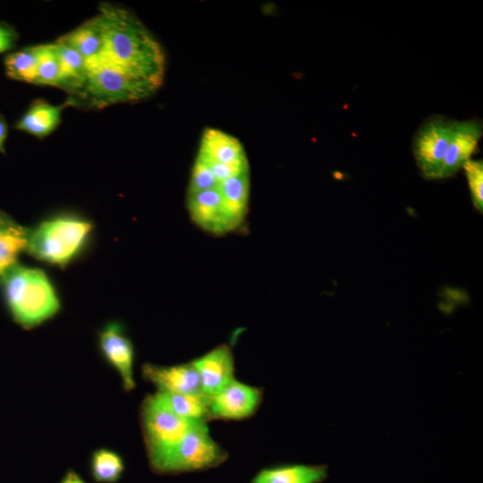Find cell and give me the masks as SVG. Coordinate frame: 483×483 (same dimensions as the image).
I'll return each mask as SVG.
<instances>
[{"instance_id":"obj_6","label":"cell","mask_w":483,"mask_h":483,"mask_svg":"<svg viewBox=\"0 0 483 483\" xmlns=\"http://www.w3.org/2000/svg\"><path fill=\"white\" fill-rule=\"evenodd\" d=\"M140 424L148 462L152 467L198 423L189 422L177 416L156 392L142 401Z\"/></svg>"},{"instance_id":"obj_23","label":"cell","mask_w":483,"mask_h":483,"mask_svg":"<svg viewBox=\"0 0 483 483\" xmlns=\"http://www.w3.org/2000/svg\"><path fill=\"white\" fill-rule=\"evenodd\" d=\"M124 470L122 456L107 448L97 449L90 458V472L100 483H114L120 479Z\"/></svg>"},{"instance_id":"obj_19","label":"cell","mask_w":483,"mask_h":483,"mask_svg":"<svg viewBox=\"0 0 483 483\" xmlns=\"http://www.w3.org/2000/svg\"><path fill=\"white\" fill-rule=\"evenodd\" d=\"M218 190L233 231L241 226L248 210L250 193L249 172L240 174L221 182Z\"/></svg>"},{"instance_id":"obj_24","label":"cell","mask_w":483,"mask_h":483,"mask_svg":"<svg viewBox=\"0 0 483 483\" xmlns=\"http://www.w3.org/2000/svg\"><path fill=\"white\" fill-rule=\"evenodd\" d=\"M36 84L61 88L62 70L54 43L39 45Z\"/></svg>"},{"instance_id":"obj_13","label":"cell","mask_w":483,"mask_h":483,"mask_svg":"<svg viewBox=\"0 0 483 483\" xmlns=\"http://www.w3.org/2000/svg\"><path fill=\"white\" fill-rule=\"evenodd\" d=\"M187 208L191 220L206 232L223 234L233 231L218 187L188 194Z\"/></svg>"},{"instance_id":"obj_20","label":"cell","mask_w":483,"mask_h":483,"mask_svg":"<svg viewBox=\"0 0 483 483\" xmlns=\"http://www.w3.org/2000/svg\"><path fill=\"white\" fill-rule=\"evenodd\" d=\"M157 393L165 403L182 419L189 422L202 424H208L212 420L209 411V397L204 394Z\"/></svg>"},{"instance_id":"obj_22","label":"cell","mask_w":483,"mask_h":483,"mask_svg":"<svg viewBox=\"0 0 483 483\" xmlns=\"http://www.w3.org/2000/svg\"><path fill=\"white\" fill-rule=\"evenodd\" d=\"M39 63V45L8 54L4 62L6 75L15 80L36 84Z\"/></svg>"},{"instance_id":"obj_4","label":"cell","mask_w":483,"mask_h":483,"mask_svg":"<svg viewBox=\"0 0 483 483\" xmlns=\"http://www.w3.org/2000/svg\"><path fill=\"white\" fill-rule=\"evenodd\" d=\"M89 221L75 215H59L30 230L27 251L38 260L65 267L80 253L92 232Z\"/></svg>"},{"instance_id":"obj_8","label":"cell","mask_w":483,"mask_h":483,"mask_svg":"<svg viewBox=\"0 0 483 483\" xmlns=\"http://www.w3.org/2000/svg\"><path fill=\"white\" fill-rule=\"evenodd\" d=\"M263 400L260 387L232 380L223 389L209 397L211 419L243 420L252 417Z\"/></svg>"},{"instance_id":"obj_17","label":"cell","mask_w":483,"mask_h":483,"mask_svg":"<svg viewBox=\"0 0 483 483\" xmlns=\"http://www.w3.org/2000/svg\"><path fill=\"white\" fill-rule=\"evenodd\" d=\"M79 52L87 63L98 59L104 52V30L99 16L89 19L58 38Z\"/></svg>"},{"instance_id":"obj_12","label":"cell","mask_w":483,"mask_h":483,"mask_svg":"<svg viewBox=\"0 0 483 483\" xmlns=\"http://www.w3.org/2000/svg\"><path fill=\"white\" fill-rule=\"evenodd\" d=\"M144 379L165 394L201 393L199 375L191 361L172 366L145 363L141 368Z\"/></svg>"},{"instance_id":"obj_1","label":"cell","mask_w":483,"mask_h":483,"mask_svg":"<svg viewBox=\"0 0 483 483\" xmlns=\"http://www.w3.org/2000/svg\"><path fill=\"white\" fill-rule=\"evenodd\" d=\"M104 30L103 61L157 88L165 71L164 50L145 24L131 11L102 3L98 13Z\"/></svg>"},{"instance_id":"obj_29","label":"cell","mask_w":483,"mask_h":483,"mask_svg":"<svg viewBox=\"0 0 483 483\" xmlns=\"http://www.w3.org/2000/svg\"><path fill=\"white\" fill-rule=\"evenodd\" d=\"M60 483H87L76 471L68 470Z\"/></svg>"},{"instance_id":"obj_28","label":"cell","mask_w":483,"mask_h":483,"mask_svg":"<svg viewBox=\"0 0 483 483\" xmlns=\"http://www.w3.org/2000/svg\"><path fill=\"white\" fill-rule=\"evenodd\" d=\"M8 135V126L5 118L0 113V152L4 153V143Z\"/></svg>"},{"instance_id":"obj_3","label":"cell","mask_w":483,"mask_h":483,"mask_svg":"<svg viewBox=\"0 0 483 483\" xmlns=\"http://www.w3.org/2000/svg\"><path fill=\"white\" fill-rule=\"evenodd\" d=\"M87 64L88 72L83 84L67 98L71 106L102 109L116 104L143 100L158 89L102 59H96Z\"/></svg>"},{"instance_id":"obj_25","label":"cell","mask_w":483,"mask_h":483,"mask_svg":"<svg viewBox=\"0 0 483 483\" xmlns=\"http://www.w3.org/2000/svg\"><path fill=\"white\" fill-rule=\"evenodd\" d=\"M467 179L473 207L483 212V162L480 159H470L462 167Z\"/></svg>"},{"instance_id":"obj_7","label":"cell","mask_w":483,"mask_h":483,"mask_svg":"<svg viewBox=\"0 0 483 483\" xmlns=\"http://www.w3.org/2000/svg\"><path fill=\"white\" fill-rule=\"evenodd\" d=\"M454 121L436 114L428 118L415 132L411 144L412 154L423 178L440 180Z\"/></svg>"},{"instance_id":"obj_21","label":"cell","mask_w":483,"mask_h":483,"mask_svg":"<svg viewBox=\"0 0 483 483\" xmlns=\"http://www.w3.org/2000/svg\"><path fill=\"white\" fill-rule=\"evenodd\" d=\"M54 45L62 70L60 89L65 90L69 96L73 95L86 79L87 61L79 52L58 39Z\"/></svg>"},{"instance_id":"obj_2","label":"cell","mask_w":483,"mask_h":483,"mask_svg":"<svg viewBox=\"0 0 483 483\" xmlns=\"http://www.w3.org/2000/svg\"><path fill=\"white\" fill-rule=\"evenodd\" d=\"M3 284L9 312L13 320L25 329L41 325L60 310L57 292L47 275L40 268L18 265Z\"/></svg>"},{"instance_id":"obj_10","label":"cell","mask_w":483,"mask_h":483,"mask_svg":"<svg viewBox=\"0 0 483 483\" xmlns=\"http://www.w3.org/2000/svg\"><path fill=\"white\" fill-rule=\"evenodd\" d=\"M483 124L478 118L454 121L440 174L441 179L453 176L471 159L482 138Z\"/></svg>"},{"instance_id":"obj_18","label":"cell","mask_w":483,"mask_h":483,"mask_svg":"<svg viewBox=\"0 0 483 483\" xmlns=\"http://www.w3.org/2000/svg\"><path fill=\"white\" fill-rule=\"evenodd\" d=\"M326 477L325 465L284 464L259 470L250 483H320Z\"/></svg>"},{"instance_id":"obj_11","label":"cell","mask_w":483,"mask_h":483,"mask_svg":"<svg viewBox=\"0 0 483 483\" xmlns=\"http://www.w3.org/2000/svg\"><path fill=\"white\" fill-rule=\"evenodd\" d=\"M201 393L211 397L235 378L234 356L229 346L221 344L191 360Z\"/></svg>"},{"instance_id":"obj_14","label":"cell","mask_w":483,"mask_h":483,"mask_svg":"<svg viewBox=\"0 0 483 483\" xmlns=\"http://www.w3.org/2000/svg\"><path fill=\"white\" fill-rule=\"evenodd\" d=\"M30 230L0 210V284L18 266L20 255L27 250Z\"/></svg>"},{"instance_id":"obj_15","label":"cell","mask_w":483,"mask_h":483,"mask_svg":"<svg viewBox=\"0 0 483 483\" xmlns=\"http://www.w3.org/2000/svg\"><path fill=\"white\" fill-rule=\"evenodd\" d=\"M197 157L208 162L248 164L246 153L240 140L215 128H208L203 132Z\"/></svg>"},{"instance_id":"obj_9","label":"cell","mask_w":483,"mask_h":483,"mask_svg":"<svg viewBox=\"0 0 483 483\" xmlns=\"http://www.w3.org/2000/svg\"><path fill=\"white\" fill-rule=\"evenodd\" d=\"M98 346L105 360L119 374L123 389L133 390L134 347L123 326L118 322L106 323L98 333Z\"/></svg>"},{"instance_id":"obj_27","label":"cell","mask_w":483,"mask_h":483,"mask_svg":"<svg viewBox=\"0 0 483 483\" xmlns=\"http://www.w3.org/2000/svg\"><path fill=\"white\" fill-rule=\"evenodd\" d=\"M18 40V33L11 25L0 21V54L11 50Z\"/></svg>"},{"instance_id":"obj_26","label":"cell","mask_w":483,"mask_h":483,"mask_svg":"<svg viewBox=\"0 0 483 483\" xmlns=\"http://www.w3.org/2000/svg\"><path fill=\"white\" fill-rule=\"evenodd\" d=\"M219 183L209 166L197 157L191 169L188 194L216 189Z\"/></svg>"},{"instance_id":"obj_5","label":"cell","mask_w":483,"mask_h":483,"mask_svg":"<svg viewBox=\"0 0 483 483\" xmlns=\"http://www.w3.org/2000/svg\"><path fill=\"white\" fill-rule=\"evenodd\" d=\"M227 452L209 434L208 424L193 425L152 469L159 473L204 470L222 464Z\"/></svg>"},{"instance_id":"obj_16","label":"cell","mask_w":483,"mask_h":483,"mask_svg":"<svg viewBox=\"0 0 483 483\" xmlns=\"http://www.w3.org/2000/svg\"><path fill=\"white\" fill-rule=\"evenodd\" d=\"M67 106H71L68 99L59 106L42 99L35 100L14 127L38 139H43L52 133L60 124L63 110Z\"/></svg>"}]
</instances>
